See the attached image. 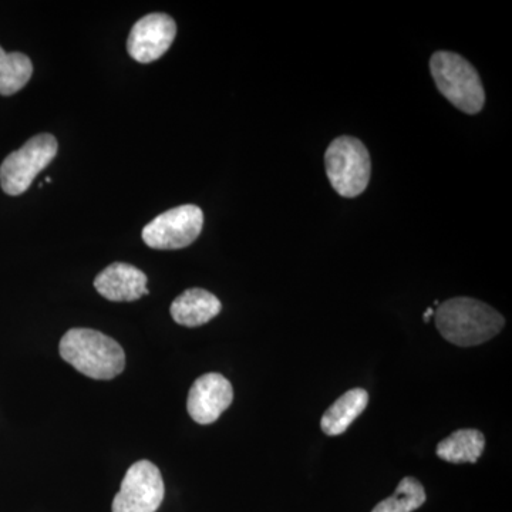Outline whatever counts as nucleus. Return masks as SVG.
I'll use <instances>...</instances> for the list:
<instances>
[{
	"mask_svg": "<svg viewBox=\"0 0 512 512\" xmlns=\"http://www.w3.org/2000/svg\"><path fill=\"white\" fill-rule=\"evenodd\" d=\"M434 323L447 342L461 348L483 345L503 330L501 313L487 303L471 298H454L440 303Z\"/></svg>",
	"mask_w": 512,
	"mask_h": 512,
	"instance_id": "obj_1",
	"label": "nucleus"
},
{
	"mask_svg": "<svg viewBox=\"0 0 512 512\" xmlns=\"http://www.w3.org/2000/svg\"><path fill=\"white\" fill-rule=\"evenodd\" d=\"M60 356L77 372L96 380H111L126 367L123 348L99 330L70 329L60 340Z\"/></svg>",
	"mask_w": 512,
	"mask_h": 512,
	"instance_id": "obj_2",
	"label": "nucleus"
},
{
	"mask_svg": "<svg viewBox=\"0 0 512 512\" xmlns=\"http://www.w3.org/2000/svg\"><path fill=\"white\" fill-rule=\"evenodd\" d=\"M430 70L437 89L454 107L467 114L480 113L485 92L473 64L456 53L437 52L431 57Z\"/></svg>",
	"mask_w": 512,
	"mask_h": 512,
	"instance_id": "obj_3",
	"label": "nucleus"
},
{
	"mask_svg": "<svg viewBox=\"0 0 512 512\" xmlns=\"http://www.w3.org/2000/svg\"><path fill=\"white\" fill-rule=\"evenodd\" d=\"M326 173L333 190L355 198L369 185L372 174L370 154L362 141L342 136L333 140L325 154Z\"/></svg>",
	"mask_w": 512,
	"mask_h": 512,
	"instance_id": "obj_4",
	"label": "nucleus"
},
{
	"mask_svg": "<svg viewBox=\"0 0 512 512\" xmlns=\"http://www.w3.org/2000/svg\"><path fill=\"white\" fill-rule=\"evenodd\" d=\"M59 144L52 134H39L26 141L25 146L13 151L0 165V185L12 197L29 190L40 171L45 170L56 157Z\"/></svg>",
	"mask_w": 512,
	"mask_h": 512,
	"instance_id": "obj_5",
	"label": "nucleus"
},
{
	"mask_svg": "<svg viewBox=\"0 0 512 512\" xmlns=\"http://www.w3.org/2000/svg\"><path fill=\"white\" fill-rule=\"evenodd\" d=\"M204 225V214L197 205H181L158 215L143 229L148 247L173 251L190 247L197 241Z\"/></svg>",
	"mask_w": 512,
	"mask_h": 512,
	"instance_id": "obj_6",
	"label": "nucleus"
},
{
	"mask_svg": "<svg viewBox=\"0 0 512 512\" xmlns=\"http://www.w3.org/2000/svg\"><path fill=\"white\" fill-rule=\"evenodd\" d=\"M165 487L160 468L140 460L128 468L119 494L114 497L113 512H156L163 504Z\"/></svg>",
	"mask_w": 512,
	"mask_h": 512,
	"instance_id": "obj_7",
	"label": "nucleus"
},
{
	"mask_svg": "<svg viewBox=\"0 0 512 512\" xmlns=\"http://www.w3.org/2000/svg\"><path fill=\"white\" fill-rule=\"evenodd\" d=\"M177 36V25L165 13H151L138 20L127 40L128 55L138 63H153L163 57Z\"/></svg>",
	"mask_w": 512,
	"mask_h": 512,
	"instance_id": "obj_8",
	"label": "nucleus"
},
{
	"mask_svg": "<svg viewBox=\"0 0 512 512\" xmlns=\"http://www.w3.org/2000/svg\"><path fill=\"white\" fill-rule=\"evenodd\" d=\"M234 400V389L227 377L207 373L198 377L188 393L187 410L195 423L207 426L220 419Z\"/></svg>",
	"mask_w": 512,
	"mask_h": 512,
	"instance_id": "obj_9",
	"label": "nucleus"
},
{
	"mask_svg": "<svg viewBox=\"0 0 512 512\" xmlns=\"http://www.w3.org/2000/svg\"><path fill=\"white\" fill-rule=\"evenodd\" d=\"M94 288L111 302H133L148 295L147 276L136 266L116 262L94 279Z\"/></svg>",
	"mask_w": 512,
	"mask_h": 512,
	"instance_id": "obj_10",
	"label": "nucleus"
},
{
	"mask_svg": "<svg viewBox=\"0 0 512 512\" xmlns=\"http://www.w3.org/2000/svg\"><path fill=\"white\" fill-rule=\"evenodd\" d=\"M222 305L214 293L205 289H187L171 303V316L178 325L198 328L220 315Z\"/></svg>",
	"mask_w": 512,
	"mask_h": 512,
	"instance_id": "obj_11",
	"label": "nucleus"
},
{
	"mask_svg": "<svg viewBox=\"0 0 512 512\" xmlns=\"http://www.w3.org/2000/svg\"><path fill=\"white\" fill-rule=\"evenodd\" d=\"M369 404V393L365 389H352L336 400L320 420V429L326 436H339L349 429Z\"/></svg>",
	"mask_w": 512,
	"mask_h": 512,
	"instance_id": "obj_12",
	"label": "nucleus"
},
{
	"mask_svg": "<svg viewBox=\"0 0 512 512\" xmlns=\"http://www.w3.org/2000/svg\"><path fill=\"white\" fill-rule=\"evenodd\" d=\"M485 437L476 429L454 431L437 446V456L451 464L477 463L484 453Z\"/></svg>",
	"mask_w": 512,
	"mask_h": 512,
	"instance_id": "obj_13",
	"label": "nucleus"
},
{
	"mask_svg": "<svg viewBox=\"0 0 512 512\" xmlns=\"http://www.w3.org/2000/svg\"><path fill=\"white\" fill-rule=\"evenodd\" d=\"M33 74L32 60L23 53H6L0 47V94L12 96L29 83Z\"/></svg>",
	"mask_w": 512,
	"mask_h": 512,
	"instance_id": "obj_14",
	"label": "nucleus"
},
{
	"mask_svg": "<svg viewBox=\"0 0 512 512\" xmlns=\"http://www.w3.org/2000/svg\"><path fill=\"white\" fill-rule=\"evenodd\" d=\"M426 500L423 484L414 477H404L394 494L377 504L372 512H413L419 510Z\"/></svg>",
	"mask_w": 512,
	"mask_h": 512,
	"instance_id": "obj_15",
	"label": "nucleus"
},
{
	"mask_svg": "<svg viewBox=\"0 0 512 512\" xmlns=\"http://www.w3.org/2000/svg\"><path fill=\"white\" fill-rule=\"evenodd\" d=\"M433 318H434V308L427 309V311L424 312V320H426V322H429V320H431Z\"/></svg>",
	"mask_w": 512,
	"mask_h": 512,
	"instance_id": "obj_16",
	"label": "nucleus"
}]
</instances>
